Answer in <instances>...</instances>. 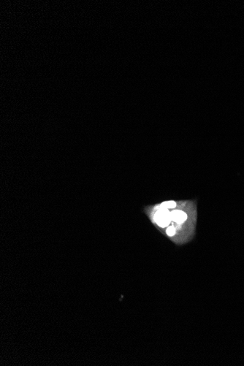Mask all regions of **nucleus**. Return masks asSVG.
<instances>
[{"label":"nucleus","mask_w":244,"mask_h":366,"mask_svg":"<svg viewBox=\"0 0 244 366\" xmlns=\"http://www.w3.org/2000/svg\"><path fill=\"white\" fill-rule=\"evenodd\" d=\"M155 220L160 227H165L168 225L172 220L168 209H159L155 214Z\"/></svg>","instance_id":"nucleus-1"},{"label":"nucleus","mask_w":244,"mask_h":366,"mask_svg":"<svg viewBox=\"0 0 244 366\" xmlns=\"http://www.w3.org/2000/svg\"><path fill=\"white\" fill-rule=\"evenodd\" d=\"M171 219L178 224H182L187 219V215L186 213L182 211H173L170 213Z\"/></svg>","instance_id":"nucleus-2"},{"label":"nucleus","mask_w":244,"mask_h":366,"mask_svg":"<svg viewBox=\"0 0 244 366\" xmlns=\"http://www.w3.org/2000/svg\"><path fill=\"white\" fill-rule=\"evenodd\" d=\"M176 206V203H175L174 201H169V202H165L160 205L159 209H168V208H173Z\"/></svg>","instance_id":"nucleus-3"},{"label":"nucleus","mask_w":244,"mask_h":366,"mask_svg":"<svg viewBox=\"0 0 244 366\" xmlns=\"http://www.w3.org/2000/svg\"><path fill=\"white\" fill-rule=\"evenodd\" d=\"M175 233V229L173 227H169L167 228V234L169 236H173V235H174Z\"/></svg>","instance_id":"nucleus-4"}]
</instances>
